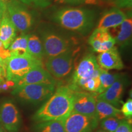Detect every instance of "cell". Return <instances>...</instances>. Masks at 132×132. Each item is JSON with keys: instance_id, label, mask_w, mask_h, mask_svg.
Wrapping results in <instances>:
<instances>
[{"instance_id": "6da1fadb", "label": "cell", "mask_w": 132, "mask_h": 132, "mask_svg": "<svg viewBox=\"0 0 132 132\" xmlns=\"http://www.w3.org/2000/svg\"><path fill=\"white\" fill-rule=\"evenodd\" d=\"M74 90L70 85L60 86L33 116L39 123L54 120H64L73 110Z\"/></svg>"}, {"instance_id": "7a4b0ae2", "label": "cell", "mask_w": 132, "mask_h": 132, "mask_svg": "<svg viewBox=\"0 0 132 132\" xmlns=\"http://www.w3.org/2000/svg\"><path fill=\"white\" fill-rule=\"evenodd\" d=\"M94 18V13L89 10L69 7L57 11L53 19L64 28L85 33L93 26Z\"/></svg>"}, {"instance_id": "3957f363", "label": "cell", "mask_w": 132, "mask_h": 132, "mask_svg": "<svg viewBox=\"0 0 132 132\" xmlns=\"http://www.w3.org/2000/svg\"><path fill=\"white\" fill-rule=\"evenodd\" d=\"M6 69V80L19 81L32 69L43 66L42 61L30 55L11 56L5 61Z\"/></svg>"}, {"instance_id": "277c9868", "label": "cell", "mask_w": 132, "mask_h": 132, "mask_svg": "<svg viewBox=\"0 0 132 132\" xmlns=\"http://www.w3.org/2000/svg\"><path fill=\"white\" fill-rule=\"evenodd\" d=\"M55 89V85L31 84L15 87L12 94L24 102L37 104L47 100Z\"/></svg>"}, {"instance_id": "5b68a950", "label": "cell", "mask_w": 132, "mask_h": 132, "mask_svg": "<svg viewBox=\"0 0 132 132\" xmlns=\"http://www.w3.org/2000/svg\"><path fill=\"white\" fill-rule=\"evenodd\" d=\"M100 69L95 56L92 54H87L82 57L76 67L70 86L75 90L81 89L87 80L99 77Z\"/></svg>"}, {"instance_id": "8992f818", "label": "cell", "mask_w": 132, "mask_h": 132, "mask_svg": "<svg viewBox=\"0 0 132 132\" xmlns=\"http://www.w3.org/2000/svg\"><path fill=\"white\" fill-rule=\"evenodd\" d=\"M74 53L71 50L56 56L48 57L45 62L47 70L54 79L68 76L73 68Z\"/></svg>"}, {"instance_id": "52a82bcc", "label": "cell", "mask_w": 132, "mask_h": 132, "mask_svg": "<svg viewBox=\"0 0 132 132\" xmlns=\"http://www.w3.org/2000/svg\"><path fill=\"white\" fill-rule=\"evenodd\" d=\"M6 10L10 20L20 32H26L32 25L34 20L32 14L19 3L9 1L6 4Z\"/></svg>"}, {"instance_id": "ba28073f", "label": "cell", "mask_w": 132, "mask_h": 132, "mask_svg": "<svg viewBox=\"0 0 132 132\" xmlns=\"http://www.w3.org/2000/svg\"><path fill=\"white\" fill-rule=\"evenodd\" d=\"M42 41L45 54L48 57L56 56L71 50V45L69 41L53 32L44 33Z\"/></svg>"}, {"instance_id": "9c48e42d", "label": "cell", "mask_w": 132, "mask_h": 132, "mask_svg": "<svg viewBox=\"0 0 132 132\" xmlns=\"http://www.w3.org/2000/svg\"><path fill=\"white\" fill-rule=\"evenodd\" d=\"M0 123L9 132H18L21 124L19 111L11 100H6L0 106Z\"/></svg>"}, {"instance_id": "30bf717a", "label": "cell", "mask_w": 132, "mask_h": 132, "mask_svg": "<svg viewBox=\"0 0 132 132\" xmlns=\"http://www.w3.org/2000/svg\"><path fill=\"white\" fill-rule=\"evenodd\" d=\"M96 97L94 93L75 90L72 111L96 119Z\"/></svg>"}, {"instance_id": "8fae6325", "label": "cell", "mask_w": 132, "mask_h": 132, "mask_svg": "<svg viewBox=\"0 0 132 132\" xmlns=\"http://www.w3.org/2000/svg\"><path fill=\"white\" fill-rule=\"evenodd\" d=\"M98 120L90 118L87 116L72 111L67 118L63 120L65 132H85L89 128L97 127Z\"/></svg>"}, {"instance_id": "7c38bea8", "label": "cell", "mask_w": 132, "mask_h": 132, "mask_svg": "<svg viewBox=\"0 0 132 132\" xmlns=\"http://www.w3.org/2000/svg\"><path fill=\"white\" fill-rule=\"evenodd\" d=\"M31 84H49L56 85V81L43 66H39L31 70L19 81L16 82L15 87Z\"/></svg>"}, {"instance_id": "4fadbf2b", "label": "cell", "mask_w": 132, "mask_h": 132, "mask_svg": "<svg viewBox=\"0 0 132 132\" xmlns=\"http://www.w3.org/2000/svg\"><path fill=\"white\" fill-rule=\"evenodd\" d=\"M89 44L95 52H106L114 47V39L108 30L95 29L89 38Z\"/></svg>"}, {"instance_id": "5bb4252c", "label": "cell", "mask_w": 132, "mask_h": 132, "mask_svg": "<svg viewBox=\"0 0 132 132\" xmlns=\"http://www.w3.org/2000/svg\"><path fill=\"white\" fill-rule=\"evenodd\" d=\"M96 59L100 68L105 70H121L124 67L118 50L115 47L100 53Z\"/></svg>"}, {"instance_id": "9a60e30c", "label": "cell", "mask_w": 132, "mask_h": 132, "mask_svg": "<svg viewBox=\"0 0 132 132\" xmlns=\"http://www.w3.org/2000/svg\"><path fill=\"white\" fill-rule=\"evenodd\" d=\"M125 84L123 79L120 77L105 91L99 94L96 98L108 102L117 108L121 102L120 100L125 89Z\"/></svg>"}, {"instance_id": "2e32d148", "label": "cell", "mask_w": 132, "mask_h": 132, "mask_svg": "<svg viewBox=\"0 0 132 132\" xmlns=\"http://www.w3.org/2000/svg\"><path fill=\"white\" fill-rule=\"evenodd\" d=\"M111 34L114 39L116 44L121 47L129 45L131 40L132 19L127 18L121 24L112 28Z\"/></svg>"}, {"instance_id": "e0dca14e", "label": "cell", "mask_w": 132, "mask_h": 132, "mask_svg": "<svg viewBox=\"0 0 132 132\" xmlns=\"http://www.w3.org/2000/svg\"><path fill=\"white\" fill-rule=\"evenodd\" d=\"M127 19L126 15L118 8H113L104 14L99 20L97 29L108 30L119 25Z\"/></svg>"}, {"instance_id": "ac0fdd59", "label": "cell", "mask_w": 132, "mask_h": 132, "mask_svg": "<svg viewBox=\"0 0 132 132\" xmlns=\"http://www.w3.org/2000/svg\"><path fill=\"white\" fill-rule=\"evenodd\" d=\"M16 29L10 20L7 10L2 16L0 24V40L5 49H7L16 37Z\"/></svg>"}, {"instance_id": "d6986e66", "label": "cell", "mask_w": 132, "mask_h": 132, "mask_svg": "<svg viewBox=\"0 0 132 132\" xmlns=\"http://www.w3.org/2000/svg\"><path fill=\"white\" fill-rule=\"evenodd\" d=\"M96 119L98 121L110 117L119 118L121 116L120 110L111 104L96 98Z\"/></svg>"}, {"instance_id": "ffe728a7", "label": "cell", "mask_w": 132, "mask_h": 132, "mask_svg": "<svg viewBox=\"0 0 132 132\" xmlns=\"http://www.w3.org/2000/svg\"><path fill=\"white\" fill-rule=\"evenodd\" d=\"M28 52L32 57L40 61H42L45 55L42 41L37 35H29L28 40Z\"/></svg>"}, {"instance_id": "44dd1931", "label": "cell", "mask_w": 132, "mask_h": 132, "mask_svg": "<svg viewBox=\"0 0 132 132\" xmlns=\"http://www.w3.org/2000/svg\"><path fill=\"white\" fill-rule=\"evenodd\" d=\"M29 35H21L14 39L8 50L11 56L29 55L28 52V40Z\"/></svg>"}, {"instance_id": "7402d4cb", "label": "cell", "mask_w": 132, "mask_h": 132, "mask_svg": "<svg viewBox=\"0 0 132 132\" xmlns=\"http://www.w3.org/2000/svg\"><path fill=\"white\" fill-rule=\"evenodd\" d=\"M35 132H65L63 120H54L39 122L35 126Z\"/></svg>"}, {"instance_id": "603a6c76", "label": "cell", "mask_w": 132, "mask_h": 132, "mask_svg": "<svg viewBox=\"0 0 132 132\" xmlns=\"http://www.w3.org/2000/svg\"><path fill=\"white\" fill-rule=\"evenodd\" d=\"M120 77L119 74L110 73L108 70L103 69H100L99 78L100 81V87L98 94L105 91L106 89L111 86L114 82L118 80Z\"/></svg>"}, {"instance_id": "cb8c5ba5", "label": "cell", "mask_w": 132, "mask_h": 132, "mask_svg": "<svg viewBox=\"0 0 132 132\" xmlns=\"http://www.w3.org/2000/svg\"><path fill=\"white\" fill-rule=\"evenodd\" d=\"M119 118L116 117H110L100 120L101 128L108 132H114L120 122Z\"/></svg>"}, {"instance_id": "d4e9b609", "label": "cell", "mask_w": 132, "mask_h": 132, "mask_svg": "<svg viewBox=\"0 0 132 132\" xmlns=\"http://www.w3.org/2000/svg\"><path fill=\"white\" fill-rule=\"evenodd\" d=\"M100 87V81L99 77H95L89 79L85 82V85L82 87V89L86 90L87 91L95 93L97 92L98 94Z\"/></svg>"}, {"instance_id": "484cf974", "label": "cell", "mask_w": 132, "mask_h": 132, "mask_svg": "<svg viewBox=\"0 0 132 132\" xmlns=\"http://www.w3.org/2000/svg\"><path fill=\"white\" fill-rule=\"evenodd\" d=\"M120 112L125 118L131 120L132 118V99L128 98L122 106Z\"/></svg>"}, {"instance_id": "4316f807", "label": "cell", "mask_w": 132, "mask_h": 132, "mask_svg": "<svg viewBox=\"0 0 132 132\" xmlns=\"http://www.w3.org/2000/svg\"><path fill=\"white\" fill-rule=\"evenodd\" d=\"M114 132H132L131 123L130 120H121Z\"/></svg>"}, {"instance_id": "83f0119b", "label": "cell", "mask_w": 132, "mask_h": 132, "mask_svg": "<svg viewBox=\"0 0 132 132\" xmlns=\"http://www.w3.org/2000/svg\"><path fill=\"white\" fill-rule=\"evenodd\" d=\"M15 83L11 80H4L0 82V91H7L10 89L14 88Z\"/></svg>"}, {"instance_id": "f1b7e54d", "label": "cell", "mask_w": 132, "mask_h": 132, "mask_svg": "<svg viewBox=\"0 0 132 132\" xmlns=\"http://www.w3.org/2000/svg\"><path fill=\"white\" fill-rule=\"evenodd\" d=\"M6 80V69L4 61L0 58V80L1 81Z\"/></svg>"}, {"instance_id": "f546056e", "label": "cell", "mask_w": 132, "mask_h": 132, "mask_svg": "<svg viewBox=\"0 0 132 132\" xmlns=\"http://www.w3.org/2000/svg\"><path fill=\"white\" fill-rule=\"evenodd\" d=\"M115 3L117 6L121 7H130L131 6V0H115Z\"/></svg>"}, {"instance_id": "4dcf8cb0", "label": "cell", "mask_w": 132, "mask_h": 132, "mask_svg": "<svg viewBox=\"0 0 132 132\" xmlns=\"http://www.w3.org/2000/svg\"><path fill=\"white\" fill-rule=\"evenodd\" d=\"M21 2L25 3V4H31V3H36V4H45L44 0H20Z\"/></svg>"}, {"instance_id": "1f68e13d", "label": "cell", "mask_w": 132, "mask_h": 132, "mask_svg": "<svg viewBox=\"0 0 132 132\" xmlns=\"http://www.w3.org/2000/svg\"><path fill=\"white\" fill-rule=\"evenodd\" d=\"M61 2L71 3V4H77V3H82L84 0H58Z\"/></svg>"}, {"instance_id": "d6a6232c", "label": "cell", "mask_w": 132, "mask_h": 132, "mask_svg": "<svg viewBox=\"0 0 132 132\" xmlns=\"http://www.w3.org/2000/svg\"><path fill=\"white\" fill-rule=\"evenodd\" d=\"M6 11V4L0 3V14H3Z\"/></svg>"}, {"instance_id": "836d02e7", "label": "cell", "mask_w": 132, "mask_h": 132, "mask_svg": "<svg viewBox=\"0 0 132 132\" xmlns=\"http://www.w3.org/2000/svg\"><path fill=\"white\" fill-rule=\"evenodd\" d=\"M95 132H108V131H105V130H103V129H102V128H100V129L97 130L96 131H95Z\"/></svg>"}, {"instance_id": "e575fe53", "label": "cell", "mask_w": 132, "mask_h": 132, "mask_svg": "<svg viewBox=\"0 0 132 132\" xmlns=\"http://www.w3.org/2000/svg\"><path fill=\"white\" fill-rule=\"evenodd\" d=\"M9 0H0V3H4V4H7Z\"/></svg>"}, {"instance_id": "d590c367", "label": "cell", "mask_w": 132, "mask_h": 132, "mask_svg": "<svg viewBox=\"0 0 132 132\" xmlns=\"http://www.w3.org/2000/svg\"><path fill=\"white\" fill-rule=\"evenodd\" d=\"M85 132H93V129H92V128H89V129L86 130V131H85Z\"/></svg>"}, {"instance_id": "8d00e7d4", "label": "cell", "mask_w": 132, "mask_h": 132, "mask_svg": "<svg viewBox=\"0 0 132 132\" xmlns=\"http://www.w3.org/2000/svg\"><path fill=\"white\" fill-rule=\"evenodd\" d=\"M3 14H0V24H1V19H2V16Z\"/></svg>"}, {"instance_id": "74e56055", "label": "cell", "mask_w": 132, "mask_h": 132, "mask_svg": "<svg viewBox=\"0 0 132 132\" xmlns=\"http://www.w3.org/2000/svg\"><path fill=\"white\" fill-rule=\"evenodd\" d=\"M47 1H48V0H44V3H45V4H47Z\"/></svg>"}, {"instance_id": "f35d334b", "label": "cell", "mask_w": 132, "mask_h": 132, "mask_svg": "<svg viewBox=\"0 0 132 132\" xmlns=\"http://www.w3.org/2000/svg\"><path fill=\"white\" fill-rule=\"evenodd\" d=\"M0 132H5V131H1Z\"/></svg>"}, {"instance_id": "ab89813d", "label": "cell", "mask_w": 132, "mask_h": 132, "mask_svg": "<svg viewBox=\"0 0 132 132\" xmlns=\"http://www.w3.org/2000/svg\"><path fill=\"white\" fill-rule=\"evenodd\" d=\"M1 80H0V82H1Z\"/></svg>"}, {"instance_id": "60d3db41", "label": "cell", "mask_w": 132, "mask_h": 132, "mask_svg": "<svg viewBox=\"0 0 132 132\" xmlns=\"http://www.w3.org/2000/svg\"><path fill=\"white\" fill-rule=\"evenodd\" d=\"M0 131H1V130H0Z\"/></svg>"}]
</instances>
